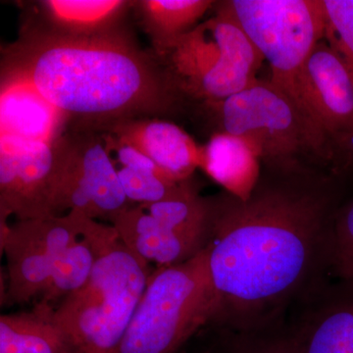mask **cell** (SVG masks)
Instances as JSON below:
<instances>
[{
	"instance_id": "cell-1",
	"label": "cell",
	"mask_w": 353,
	"mask_h": 353,
	"mask_svg": "<svg viewBox=\"0 0 353 353\" xmlns=\"http://www.w3.org/2000/svg\"><path fill=\"white\" fill-rule=\"evenodd\" d=\"M267 167L245 201L208 197L205 248L216 294L209 326L256 330L282 324L329 271L334 175L312 167Z\"/></svg>"
},
{
	"instance_id": "cell-2",
	"label": "cell",
	"mask_w": 353,
	"mask_h": 353,
	"mask_svg": "<svg viewBox=\"0 0 353 353\" xmlns=\"http://www.w3.org/2000/svg\"><path fill=\"white\" fill-rule=\"evenodd\" d=\"M4 75L31 83L66 118L109 125L167 110L176 90L145 55L108 32L34 34L11 50Z\"/></svg>"
},
{
	"instance_id": "cell-3",
	"label": "cell",
	"mask_w": 353,
	"mask_h": 353,
	"mask_svg": "<svg viewBox=\"0 0 353 353\" xmlns=\"http://www.w3.org/2000/svg\"><path fill=\"white\" fill-rule=\"evenodd\" d=\"M150 275L119 239L87 283L52 308L53 322L77 353H118Z\"/></svg>"
},
{
	"instance_id": "cell-4",
	"label": "cell",
	"mask_w": 353,
	"mask_h": 353,
	"mask_svg": "<svg viewBox=\"0 0 353 353\" xmlns=\"http://www.w3.org/2000/svg\"><path fill=\"white\" fill-rule=\"evenodd\" d=\"M216 294L208 254L150 274L118 353H182L212 322Z\"/></svg>"
},
{
	"instance_id": "cell-5",
	"label": "cell",
	"mask_w": 353,
	"mask_h": 353,
	"mask_svg": "<svg viewBox=\"0 0 353 353\" xmlns=\"http://www.w3.org/2000/svg\"><path fill=\"white\" fill-rule=\"evenodd\" d=\"M176 90L217 103L257 80L263 57L224 9L197 25L164 53Z\"/></svg>"
},
{
	"instance_id": "cell-6",
	"label": "cell",
	"mask_w": 353,
	"mask_h": 353,
	"mask_svg": "<svg viewBox=\"0 0 353 353\" xmlns=\"http://www.w3.org/2000/svg\"><path fill=\"white\" fill-rule=\"evenodd\" d=\"M208 105L217 114L221 132L245 139L266 166H328L303 112L270 81L257 79L238 94Z\"/></svg>"
},
{
	"instance_id": "cell-7",
	"label": "cell",
	"mask_w": 353,
	"mask_h": 353,
	"mask_svg": "<svg viewBox=\"0 0 353 353\" xmlns=\"http://www.w3.org/2000/svg\"><path fill=\"white\" fill-rule=\"evenodd\" d=\"M219 6L241 26L268 62L269 81L304 115L299 79L316 46L324 39L322 0H231Z\"/></svg>"
},
{
	"instance_id": "cell-8",
	"label": "cell",
	"mask_w": 353,
	"mask_h": 353,
	"mask_svg": "<svg viewBox=\"0 0 353 353\" xmlns=\"http://www.w3.org/2000/svg\"><path fill=\"white\" fill-rule=\"evenodd\" d=\"M120 241L146 263L160 267L183 263L208 243V197L190 179L164 201L128 208L111 220Z\"/></svg>"
},
{
	"instance_id": "cell-9",
	"label": "cell",
	"mask_w": 353,
	"mask_h": 353,
	"mask_svg": "<svg viewBox=\"0 0 353 353\" xmlns=\"http://www.w3.org/2000/svg\"><path fill=\"white\" fill-rule=\"evenodd\" d=\"M301 103L334 175L353 167V85L343 60L322 39L299 79Z\"/></svg>"
},
{
	"instance_id": "cell-10",
	"label": "cell",
	"mask_w": 353,
	"mask_h": 353,
	"mask_svg": "<svg viewBox=\"0 0 353 353\" xmlns=\"http://www.w3.org/2000/svg\"><path fill=\"white\" fill-rule=\"evenodd\" d=\"M55 143L0 139L1 226L11 215L19 220L58 216L60 162Z\"/></svg>"
},
{
	"instance_id": "cell-11",
	"label": "cell",
	"mask_w": 353,
	"mask_h": 353,
	"mask_svg": "<svg viewBox=\"0 0 353 353\" xmlns=\"http://www.w3.org/2000/svg\"><path fill=\"white\" fill-rule=\"evenodd\" d=\"M1 250L7 261L3 303L24 304L43 296L63 240L48 218L19 220L1 227Z\"/></svg>"
},
{
	"instance_id": "cell-12",
	"label": "cell",
	"mask_w": 353,
	"mask_h": 353,
	"mask_svg": "<svg viewBox=\"0 0 353 353\" xmlns=\"http://www.w3.org/2000/svg\"><path fill=\"white\" fill-rule=\"evenodd\" d=\"M109 127L111 134L145 153L173 182L189 180L201 166V146L174 123L138 118Z\"/></svg>"
},
{
	"instance_id": "cell-13",
	"label": "cell",
	"mask_w": 353,
	"mask_h": 353,
	"mask_svg": "<svg viewBox=\"0 0 353 353\" xmlns=\"http://www.w3.org/2000/svg\"><path fill=\"white\" fill-rule=\"evenodd\" d=\"M67 118L31 83L3 76L0 95L1 137L26 141L55 143Z\"/></svg>"
},
{
	"instance_id": "cell-14",
	"label": "cell",
	"mask_w": 353,
	"mask_h": 353,
	"mask_svg": "<svg viewBox=\"0 0 353 353\" xmlns=\"http://www.w3.org/2000/svg\"><path fill=\"white\" fill-rule=\"evenodd\" d=\"M62 139L97 217L111 221L129 208L117 167L109 154L103 138L83 134L74 139Z\"/></svg>"
},
{
	"instance_id": "cell-15",
	"label": "cell",
	"mask_w": 353,
	"mask_h": 353,
	"mask_svg": "<svg viewBox=\"0 0 353 353\" xmlns=\"http://www.w3.org/2000/svg\"><path fill=\"white\" fill-rule=\"evenodd\" d=\"M261 162L245 139L219 131L201 146L199 168L222 185L224 192L245 201L259 185Z\"/></svg>"
},
{
	"instance_id": "cell-16",
	"label": "cell",
	"mask_w": 353,
	"mask_h": 353,
	"mask_svg": "<svg viewBox=\"0 0 353 353\" xmlns=\"http://www.w3.org/2000/svg\"><path fill=\"white\" fill-rule=\"evenodd\" d=\"M118 241L119 236L112 225L92 220L82 238L55 259L50 283L39 304L52 307L51 303L81 289L90 278L97 259Z\"/></svg>"
},
{
	"instance_id": "cell-17",
	"label": "cell",
	"mask_w": 353,
	"mask_h": 353,
	"mask_svg": "<svg viewBox=\"0 0 353 353\" xmlns=\"http://www.w3.org/2000/svg\"><path fill=\"white\" fill-rule=\"evenodd\" d=\"M76 352L52 320V307L0 316V353Z\"/></svg>"
},
{
	"instance_id": "cell-18",
	"label": "cell",
	"mask_w": 353,
	"mask_h": 353,
	"mask_svg": "<svg viewBox=\"0 0 353 353\" xmlns=\"http://www.w3.org/2000/svg\"><path fill=\"white\" fill-rule=\"evenodd\" d=\"M325 301L296 328L303 353H353V289Z\"/></svg>"
},
{
	"instance_id": "cell-19",
	"label": "cell",
	"mask_w": 353,
	"mask_h": 353,
	"mask_svg": "<svg viewBox=\"0 0 353 353\" xmlns=\"http://www.w3.org/2000/svg\"><path fill=\"white\" fill-rule=\"evenodd\" d=\"M208 334L197 353H303L296 327L284 324L256 330L208 326Z\"/></svg>"
},
{
	"instance_id": "cell-20",
	"label": "cell",
	"mask_w": 353,
	"mask_h": 353,
	"mask_svg": "<svg viewBox=\"0 0 353 353\" xmlns=\"http://www.w3.org/2000/svg\"><path fill=\"white\" fill-rule=\"evenodd\" d=\"M208 0H145L139 2L145 30L164 54L214 4Z\"/></svg>"
},
{
	"instance_id": "cell-21",
	"label": "cell",
	"mask_w": 353,
	"mask_h": 353,
	"mask_svg": "<svg viewBox=\"0 0 353 353\" xmlns=\"http://www.w3.org/2000/svg\"><path fill=\"white\" fill-rule=\"evenodd\" d=\"M121 0H48L43 2L46 16L57 32L72 36L104 34L123 12Z\"/></svg>"
},
{
	"instance_id": "cell-22",
	"label": "cell",
	"mask_w": 353,
	"mask_h": 353,
	"mask_svg": "<svg viewBox=\"0 0 353 353\" xmlns=\"http://www.w3.org/2000/svg\"><path fill=\"white\" fill-rule=\"evenodd\" d=\"M329 272L353 289V196L334 214L330 239Z\"/></svg>"
},
{
	"instance_id": "cell-23",
	"label": "cell",
	"mask_w": 353,
	"mask_h": 353,
	"mask_svg": "<svg viewBox=\"0 0 353 353\" xmlns=\"http://www.w3.org/2000/svg\"><path fill=\"white\" fill-rule=\"evenodd\" d=\"M324 39L343 60L353 85V0H322Z\"/></svg>"
},
{
	"instance_id": "cell-24",
	"label": "cell",
	"mask_w": 353,
	"mask_h": 353,
	"mask_svg": "<svg viewBox=\"0 0 353 353\" xmlns=\"http://www.w3.org/2000/svg\"><path fill=\"white\" fill-rule=\"evenodd\" d=\"M121 185L128 201L148 205L168 199L175 194L180 183L169 180L161 174L136 169L117 168Z\"/></svg>"
},
{
	"instance_id": "cell-25",
	"label": "cell",
	"mask_w": 353,
	"mask_h": 353,
	"mask_svg": "<svg viewBox=\"0 0 353 353\" xmlns=\"http://www.w3.org/2000/svg\"><path fill=\"white\" fill-rule=\"evenodd\" d=\"M70 353H77V352H70Z\"/></svg>"
}]
</instances>
